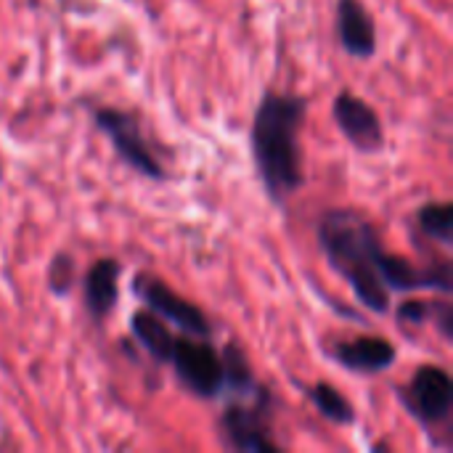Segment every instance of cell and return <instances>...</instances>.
I'll use <instances>...</instances> for the list:
<instances>
[{"label":"cell","instance_id":"3957f363","mask_svg":"<svg viewBox=\"0 0 453 453\" xmlns=\"http://www.w3.org/2000/svg\"><path fill=\"white\" fill-rule=\"evenodd\" d=\"M273 419V395L268 388H257L250 395L234 398L220 414V438L231 451H281V446L271 438Z\"/></svg>","mask_w":453,"mask_h":453},{"label":"cell","instance_id":"9a60e30c","mask_svg":"<svg viewBox=\"0 0 453 453\" xmlns=\"http://www.w3.org/2000/svg\"><path fill=\"white\" fill-rule=\"evenodd\" d=\"M438 316V329L449 340L451 337V305L449 303H422V300H406L395 308V319L401 324H427Z\"/></svg>","mask_w":453,"mask_h":453},{"label":"cell","instance_id":"9c48e42d","mask_svg":"<svg viewBox=\"0 0 453 453\" xmlns=\"http://www.w3.org/2000/svg\"><path fill=\"white\" fill-rule=\"evenodd\" d=\"M332 358L340 366H345L348 372H356V374H382L395 364L398 350L385 337L361 334V337L337 342L332 348Z\"/></svg>","mask_w":453,"mask_h":453},{"label":"cell","instance_id":"6da1fadb","mask_svg":"<svg viewBox=\"0 0 453 453\" xmlns=\"http://www.w3.org/2000/svg\"><path fill=\"white\" fill-rule=\"evenodd\" d=\"M316 236L332 271H337L350 284L356 300L377 316L390 313L393 292H451L449 260L419 268L406 257L388 252L374 223L356 210H326L319 218Z\"/></svg>","mask_w":453,"mask_h":453},{"label":"cell","instance_id":"30bf717a","mask_svg":"<svg viewBox=\"0 0 453 453\" xmlns=\"http://www.w3.org/2000/svg\"><path fill=\"white\" fill-rule=\"evenodd\" d=\"M337 37L348 56L369 58L377 50L374 19L361 0H337Z\"/></svg>","mask_w":453,"mask_h":453},{"label":"cell","instance_id":"4fadbf2b","mask_svg":"<svg viewBox=\"0 0 453 453\" xmlns=\"http://www.w3.org/2000/svg\"><path fill=\"white\" fill-rule=\"evenodd\" d=\"M308 398L311 403L316 406V411L329 419L332 425H353L356 422V411H353V403L329 382H316L308 388Z\"/></svg>","mask_w":453,"mask_h":453},{"label":"cell","instance_id":"8fae6325","mask_svg":"<svg viewBox=\"0 0 453 453\" xmlns=\"http://www.w3.org/2000/svg\"><path fill=\"white\" fill-rule=\"evenodd\" d=\"M119 273L122 265L111 257H101L96 260L82 279V300H85V311L90 313V319L104 321L119 297Z\"/></svg>","mask_w":453,"mask_h":453},{"label":"cell","instance_id":"52a82bcc","mask_svg":"<svg viewBox=\"0 0 453 453\" xmlns=\"http://www.w3.org/2000/svg\"><path fill=\"white\" fill-rule=\"evenodd\" d=\"M133 295L143 303L146 311H151L167 326H175L183 334L212 340V324L204 316V311L196 308L194 303H188L186 297H180L162 279H157L151 273H138L133 279Z\"/></svg>","mask_w":453,"mask_h":453},{"label":"cell","instance_id":"7c38bea8","mask_svg":"<svg viewBox=\"0 0 453 453\" xmlns=\"http://www.w3.org/2000/svg\"><path fill=\"white\" fill-rule=\"evenodd\" d=\"M130 334L135 337V342L157 361V364H165L167 356H170V348H173V340H175V332L162 321L157 319L151 311H135L130 316Z\"/></svg>","mask_w":453,"mask_h":453},{"label":"cell","instance_id":"277c9868","mask_svg":"<svg viewBox=\"0 0 453 453\" xmlns=\"http://www.w3.org/2000/svg\"><path fill=\"white\" fill-rule=\"evenodd\" d=\"M165 364L175 372L178 382L191 395L202 401H215L223 395L226 366H223V353L215 350L212 340L178 332Z\"/></svg>","mask_w":453,"mask_h":453},{"label":"cell","instance_id":"ba28073f","mask_svg":"<svg viewBox=\"0 0 453 453\" xmlns=\"http://www.w3.org/2000/svg\"><path fill=\"white\" fill-rule=\"evenodd\" d=\"M332 114H334V122H337L340 133L345 135V141L353 143L358 151L372 154V151L382 149V143H385L382 119L369 101H364L353 90H342L334 98Z\"/></svg>","mask_w":453,"mask_h":453},{"label":"cell","instance_id":"7a4b0ae2","mask_svg":"<svg viewBox=\"0 0 453 453\" xmlns=\"http://www.w3.org/2000/svg\"><path fill=\"white\" fill-rule=\"evenodd\" d=\"M305 98L268 90L252 119V159L257 178L276 207H284L289 196H295L303 183V149H300V127L305 122Z\"/></svg>","mask_w":453,"mask_h":453},{"label":"cell","instance_id":"8992f818","mask_svg":"<svg viewBox=\"0 0 453 453\" xmlns=\"http://www.w3.org/2000/svg\"><path fill=\"white\" fill-rule=\"evenodd\" d=\"M406 411L425 427H449L453 406V380L443 366H419L414 377L398 390Z\"/></svg>","mask_w":453,"mask_h":453},{"label":"cell","instance_id":"5bb4252c","mask_svg":"<svg viewBox=\"0 0 453 453\" xmlns=\"http://www.w3.org/2000/svg\"><path fill=\"white\" fill-rule=\"evenodd\" d=\"M417 223H419V231L449 247L453 242V204L451 202H427L419 212H417Z\"/></svg>","mask_w":453,"mask_h":453},{"label":"cell","instance_id":"2e32d148","mask_svg":"<svg viewBox=\"0 0 453 453\" xmlns=\"http://www.w3.org/2000/svg\"><path fill=\"white\" fill-rule=\"evenodd\" d=\"M72 281H74V260L66 252H58L48 265V287L53 295L64 297L72 289Z\"/></svg>","mask_w":453,"mask_h":453},{"label":"cell","instance_id":"5b68a950","mask_svg":"<svg viewBox=\"0 0 453 453\" xmlns=\"http://www.w3.org/2000/svg\"><path fill=\"white\" fill-rule=\"evenodd\" d=\"M96 127L111 141L117 157L133 167L135 173H141L149 180H165V167L157 157V151L151 149V143L146 141L141 122L133 111L117 109V106H96L90 111Z\"/></svg>","mask_w":453,"mask_h":453}]
</instances>
